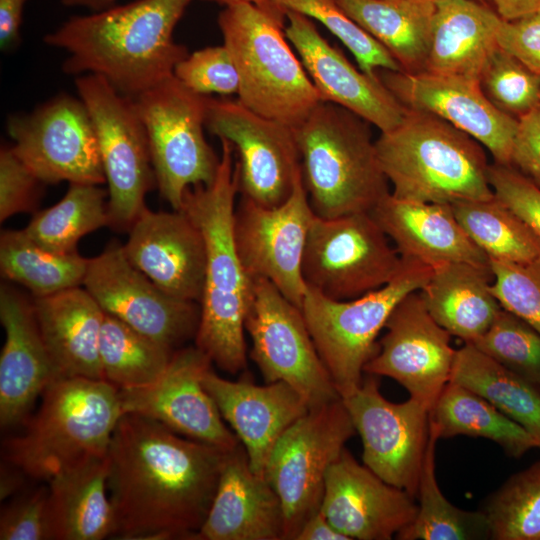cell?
Here are the masks:
<instances>
[{
	"instance_id": "cell-1",
	"label": "cell",
	"mask_w": 540,
	"mask_h": 540,
	"mask_svg": "<svg viewBox=\"0 0 540 540\" xmlns=\"http://www.w3.org/2000/svg\"><path fill=\"white\" fill-rule=\"evenodd\" d=\"M227 451L150 418L123 414L107 452L111 537L195 540Z\"/></svg>"
},
{
	"instance_id": "cell-2",
	"label": "cell",
	"mask_w": 540,
	"mask_h": 540,
	"mask_svg": "<svg viewBox=\"0 0 540 540\" xmlns=\"http://www.w3.org/2000/svg\"><path fill=\"white\" fill-rule=\"evenodd\" d=\"M191 0H136L75 15L43 38L68 75L94 74L131 98L173 75L189 53L174 29Z\"/></svg>"
},
{
	"instance_id": "cell-3",
	"label": "cell",
	"mask_w": 540,
	"mask_h": 540,
	"mask_svg": "<svg viewBox=\"0 0 540 540\" xmlns=\"http://www.w3.org/2000/svg\"><path fill=\"white\" fill-rule=\"evenodd\" d=\"M221 140L217 175L209 185L186 190L181 211L200 230L206 251L205 282L195 346L227 373L246 368L245 317L252 279L239 259L234 240V212L239 170L234 147Z\"/></svg>"
},
{
	"instance_id": "cell-4",
	"label": "cell",
	"mask_w": 540,
	"mask_h": 540,
	"mask_svg": "<svg viewBox=\"0 0 540 540\" xmlns=\"http://www.w3.org/2000/svg\"><path fill=\"white\" fill-rule=\"evenodd\" d=\"M375 147L396 198L453 204L494 197L482 145L433 114L406 108Z\"/></svg>"
},
{
	"instance_id": "cell-5",
	"label": "cell",
	"mask_w": 540,
	"mask_h": 540,
	"mask_svg": "<svg viewBox=\"0 0 540 540\" xmlns=\"http://www.w3.org/2000/svg\"><path fill=\"white\" fill-rule=\"evenodd\" d=\"M122 415L118 388L106 380L56 378L24 431L4 442L5 459L26 477L48 482L65 469L106 456Z\"/></svg>"
},
{
	"instance_id": "cell-6",
	"label": "cell",
	"mask_w": 540,
	"mask_h": 540,
	"mask_svg": "<svg viewBox=\"0 0 540 540\" xmlns=\"http://www.w3.org/2000/svg\"><path fill=\"white\" fill-rule=\"evenodd\" d=\"M369 124L342 106L321 101L294 128L315 215L330 219L371 212L390 193Z\"/></svg>"
},
{
	"instance_id": "cell-7",
	"label": "cell",
	"mask_w": 540,
	"mask_h": 540,
	"mask_svg": "<svg viewBox=\"0 0 540 540\" xmlns=\"http://www.w3.org/2000/svg\"><path fill=\"white\" fill-rule=\"evenodd\" d=\"M285 9L273 0L225 6L223 44L239 75L238 101L293 128L322 101L284 32Z\"/></svg>"
},
{
	"instance_id": "cell-8",
	"label": "cell",
	"mask_w": 540,
	"mask_h": 540,
	"mask_svg": "<svg viewBox=\"0 0 540 540\" xmlns=\"http://www.w3.org/2000/svg\"><path fill=\"white\" fill-rule=\"evenodd\" d=\"M402 259L389 283L355 299L333 300L307 286L300 309L341 399L361 385L364 367L378 351L377 336L395 306L431 276L430 266Z\"/></svg>"
},
{
	"instance_id": "cell-9",
	"label": "cell",
	"mask_w": 540,
	"mask_h": 540,
	"mask_svg": "<svg viewBox=\"0 0 540 540\" xmlns=\"http://www.w3.org/2000/svg\"><path fill=\"white\" fill-rule=\"evenodd\" d=\"M207 97L192 92L174 74L133 97L145 127L156 186L173 210L187 189L211 184L220 158L204 136Z\"/></svg>"
},
{
	"instance_id": "cell-10",
	"label": "cell",
	"mask_w": 540,
	"mask_h": 540,
	"mask_svg": "<svg viewBox=\"0 0 540 540\" xmlns=\"http://www.w3.org/2000/svg\"><path fill=\"white\" fill-rule=\"evenodd\" d=\"M78 97L85 104L97 136L108 186L109 227L129 231L156 185L145 127L133 98L94 74L77 76Z\"/></svg>"
},
{
	"instance_id": "cell-11",
	"label": "cell",
	"mask_w": 540,
	"mask_h": 540,
	"mask_svg": "<svg viewBox=\"0 0 540 540\" xmlns=\"http://www.w3.org/2000/svg\"><path fill=\"white\" fill-rule=\"evenodd\" d=\"M355 432L338 399L309 409L275 443L264 476L282 504L284 540H295L303 524L319 511L328 470Z\"/></svg>"
},
{
	"instance_id": "cell-12",
	"label": "cell",
	"mask_w": 540,
	"mask_h": 540,
	"mask_svg": "<svg viewBox=\"0 0 540 540\" xmlns=\"http://www.w3.org/2000/svg\"><path fill=\"white\" fill-rule=\"evenodd\" d=\"M370 212L336 218L313 215L302 260L308 287L333 300H350L389 283L403 259Z\"/></svg>"
},
{
	"instance_id": "cell-13",
	"label": "cell",
	"mask_w": 540,
	"mask_h": 540,
	"mask_svg": "<svg viewBox=\"0 0 540 540\" xmlns=\"http://www.w3.org/2000/svg\"><path fill=\"white\" fill-rule=\"evenodd\" d=\"M245 331L251 358L266 383L295 388L309 409L341 399L315 347L303 313L270 281L251 278Z\"/></svg>"
},
{
	"instance_id": "cell-14",
	"label": "cell",
	"mask_w": 540,
	"mask_h": 540,
	"mask_svg": "<svg viewBox=\"0 0 540 540\" xmlns=\"http://www.w3.org/2000/svg\"><path fill=\"white\" fill-rule=\"evenodd\" d=\"M7 131L13 152L44 184L105 183L95 128L79 97L62 93L12 115Z\"/></svg>"
},
{
	"instance_id": "cell-15",
	"label": "cell",
	"mask_w": 540,
	"mask_h": 540,
	"mask_svg": "<svg viewBox=\"0 0 540 540\" xmlns=\"http://www.w3.org/2000/svg\"><path fill=\"white\" fill-rule=\"evenodd\" d=\"M205 127L237 151L241 196L266 207L284 203L302 174L294 128L238 100L207 97Z\"/></svg>"
},
{
	"instance_id": "cell-16",
	"label": "cell",
	"mask_w": 540,
	"mask_h": 540,
	"mask_svg": "<svg viewBox=\"0 0 540 540\" xmlns=\"http://www.w3.org/2000/svg\"><path fill=\"white\" fill-rule=\"evenodd\" d=\"M313 215L302 174L281 205L266 207L241 196L234 212L235 245L247 275L270 281L299 308L307 290L302 260Z\"/></svg>"
},
{
	"instance_id": "cell-17",
	"label": "cell",
	"mask_w": 540,
	"mask_h": 540,
	"mask_svg": "<svg viewBox=\"0 0 540 540\" xmlns=\"http://www.w3.org/2000/svg\"><path fill=\"white\" fill-rule=\"evenodd\" d=\"M83 287L105 313L172 350L195 338L200 303L162 291L129 262L118 241L88 260Z\"/></svg>"
},
{
	"instance_id": "cell-18",
	"label": "cell",
	"mask_w": 540,
	"mask_h": 540,
	"mask_svg": "<svg viewBox=\"0 0 540 540\" xmlns=\"http://www.w3.org/2000/svg\"><path fill=\"white\" fill-rule=\"evenodd\" d=\"M367 375L342 399L362 440L363 464L416 498L429 439L430 411L412 398L402 403L388 401L380 392L378 376Z\"/></svg>"
},
{
	"instance_id": "cell-19",
	"label": "cell",
	"mask_w": 540,
	"mask_h": 540,
	"mask_svg": "<svg viewBox=\"0 0 540 540\" xmlns=\"http://www.w3.org/2000/svg\"><path fill=\"white\" fill-rule=\"evenodd\" d=\"M384 328L364 373L394 379L431 411L450 381L456 354L451 334L429 314L419 290L395 306Z\"/></svg>"
},
{
	"instance_id": "cell-20",
	"label": "cell",
	"mask_w": 540,
	"mask_h": 540,
	"mask_svg": "<svg viewBox=\"0 0 540 540\" xmlns=\"http://www.w3.org/2000/svg\"><path fill=\"white\" fill-rule=\"evenodd\" d=\"M211 360L196 346L177 349L166 370L154 382L118 388L123 414L133 413L159 422L177 434L230 450L240 441L224 424L203 386Z\"/></svg>"
},
{
	"instance_id": "cell-21",
	"label": "cell",
	"mask_w": 540,
	"mask_h": 540,
	"mask_svg": "<svg viewBox=\"0 0 540 540\" xmlns=\"http://www.w3.org/2000/svg\"><path fill=\"white\" fill-rule=\"evenodd\" d=\"M377 75L405 108L447 121L488 149L495 163L510 165L519 120L497 109L479 81L426 71L383 70Z\"/></svg>"
},
{
	"instance_id": "cell-22",
	"label": "cell",
	"mask_w": 540,
	"mask_h": 540,
	"mask_svg": "<svg viewBox=\"0 0 540 540\" xmlns=\"http://www.w3.org/2000/svg\"><path fill=\"white\" fill-rule=\"evenodd\" d=\"M319 510L350 540H390L413 522L418 503L344 448L328 470Z\"/></svg>"
},
{
	"instance_id": "cell-23",
	"label": "cell",
	"mask_w": 540,
	"mask_h": 540,
	"mask_svg": "<svg viewBox=\"0 0 540 540\" xmlns=\"http://www.w3.org/2000/svg\"><path fill=\"white\" fill-rule=\"evenodd\" d=\"M285 15V35L298 52L322 101L346 108L381 132L401 123L406 108L379 77H370L356 69L319 33L311 18L288 9Z\"/></svg>"
},
{
	"instance_id": "cell-24",
	"label": "cell",
	"mask_w": 540,
	"mask_h": 540,
	"mask_svg": "<svg viewBox=\"0 0 540 540\" xmlns=\"http://www.w3.org/2000/svg\"><path fill=\"white\" fill-rule=\"evenodd\" d=\"M129 262L170 296L200 303L206 251L203 236L181 210L145 207L122 244Z\"/></svg>"
},
{
	"instance_id": "cell-25",
	"label": "cell",
	"mask_w": 540,
	"mask_h": 540,
	"mask_svg": "<svg viewBox=\"0 0 540 540\" xmlns=\"http://www.w3.org/2000/svg\"><path fill=\"white\" fill-rule=\"evenodd\" d=\"M0 321L5 342L0 356V424L25 422L35 400L57 378L42 337L33 301L15 288H0Z\"/></svg>"
},
{
	"instance_id": "cell-26",
	"label": "cell",
	"mask_w": 540,
	"mask_h": 540,
	"mask_svg": "<svg viewBox=\"0 0 540 540\" xmlns=\"http://www.w3.org/2000/svg\"><path fill=\"white\" fill-rule=\"evenodd\" d=\"M202 382L222 418L244 446L252 470L264 476L275 443L309 411L307 402L283 381L259 386L247 380H227L210 368Z\"/></svg>"
},
{
	"instance_id": "cell-27",
	"label": "cell",
	"mask_w": 540,
	"mask_h": 540,
	"mask_svg": "<svg viewBox=\"0 0 540 540\" xmlns=\"http://www.w3.org/2000/svg\"><path fill=\"white\" fill-rule=\"evenodd\" d=\"M195 540H284L281 501L256 474L241 442L226 452L208 514Z\"/></svg>"
},
{
	"instance_id": "cell-28",
	"label": "cell",
	"mask_w": 540,
	"mask_h": 540,
	"mask_svg": "<svg viewBox=\"0 0 540 540\" xmlns=\"http://www.w3.org/2000/svg\"><path fill=\"white\" fill-rule=\"evenodd\" d=\"M370 213L401 258L431 268L454 262L490 266L488 256L459 224L451 204L403 200L390 192Z\"/></svg>"
},
{
	"instance_id": "cell-29",
	"label": "cell",
	"mask_w": 540,
	"mask_h": 540,
	"mask_svg": "<svg viewBox=\"0 0 540 540\" xmlns=\"http://www.w3.org/2000/svg\"><path fill=\"white\" fill-rule=\"evenodd\" d=\"M32 301L57 378L103 379L99 339L105 312L93 296L79 286Z\"/></svg>"
},
{
	"instance_id": "cell-30",
	"label": "cell",
	"mask_w": 540,
	"mask_h": 540,
	"mask_svg": "<svg viewBox=\"0 0 540 540\" xmlns=\"http://www.w3.org/2000/svg\"><path fill=\"white\" fill-rule=\"evenodd\" d=\"M435 13L426 72L479 81L498 47L502 18L475 0H434Z\"/></svg>"
},
{
	"instance_id": "cell-31",
	"label": "cell",
	"mask_w": 540,
	"mask_h": 540,
	"mask_svg": "<svg viewBox=\"0 0 540 540\" xmlns=\"http://www.w3.org/2000/svg\"><path fill=\"white\" fill-rule=\"evenodd\" d=\"M491 267L464 262L432 268L419 293L432 318L451 336L473 343L502 309L491 291Z\"/></svg>"
},
{
	"instance_id": "cell-32",
	"label": "cell",
	"mask_w": 540,
	"mask_h": 540,
	"mask_svg": "<svg viewBox=\"0 0 540 540\" xmlns=\"http://www.w3.org/2000/svg\"><path fill=\"white\" fill-rule=\"evenodd\" d=\"M107 480L106 455L65 469L48 481L52 540L111 537L113 511Z\"/></svg>"
},
{
	"instance_id": "cell-33",
	"label": "cell",
	"mask_w": 540,
	"mask_h": 540,
	"mask_svg": "<svg viewBox=\"0 0 540 540\" xmlns=\"http://www.w3.org/2000/svg\"><path fill=\"white\" fill-rule=\"evenodd\" d=\"M337 3L388 50L403 72L425 71L434 0H337Z\"/></svg>"
},
{
	"instance_id": "cell-34",
	"label": "cell",
	"mask_w": 540,
	"mask_h": 540,
	"mask_svg": "<svg viewBox=\"0 0 540 540\" xmlns=\"http://www.w3.org/2000/svg\"><path fill=\"white\" fill-rule=\"evenodd\" d=\"M438 439L458 435L493 441L512 458L538 448L533 436L471 389L449 381L429 413Z\"/></svg>"
},
{
	"instance_id": "cell-35",
	"label": "cell",
	"mask_w": 540,
	"mask_h": 540,
	"mask_svg": "<svg viewBox=\"0 0 540 540\" xmlns=\"http://www.w3.org/2000/svg\"><path fill=\"white\" fill-rule=\"evenodd\" d=\"M450 381L484 397L529 432L540 449V387L507 370L471 343L456 350Z\"/></svg>"
},
{
	"instance_id": "cell-36",
	"label": "cell",
	"mask_w": 540,
	"mask_h": 540,
	"mask_svg": "<svg viewBox=\"0 0 540 540\" xmlns=\"http://www.w3.org/2000/svg\"><path fill=\"white\" fill-rule=\"evenodd\" d=\"M88 258L78 252L56 253L31 240L23 229L0 235L1 275L27 288L33 297L83 286Z\"/></svg>"
},
{
	"instance_id": "cell-37",
	"label": "cell",
	"mask_w": 540,
	"mask_h": 540,
	"mask_svg": "<svg viewBox=\"0 0 540 540\" xmlns=\"http://www.w3.org/2000/svg\"><path fill=\"white\" fill-rule=\"evenodd\" d=\"M438 437L429 423V439L418 485V512L411 524L397 535L399 540H482L491 539L483 510H463L442 493L435 474Z\"/></svg>"
},
{
	"instance_id": "cell-38",
	"label": "cell",
	"mask_w": 540,
	"mask_h": 540,
	"mask_svg": "<svg viewBox=\"0 0 540 540\" xmlns=\"http://www.w3.org/2000/svg\"><path fill=\"white\" fill-rule=\"evenodd\" d=\"M107 191L93 184L71 183L62 199L34 214L23 229L39 246L56 253H74L79 240L109 226Z\"/></svg>"
},
{
	"instance_id": "cell-39",
	"label": "cell",
	"mask_w": 540,
	"mask_h": 540,
	"mask_svg": "<svg viewBox=\"0 0 540 540\" xmlns=\"http://www.w3.org/2000/svg\"><path fill=\"white\" fill-rule=\"evenodd\" d=\"M451 206L463 230L489 259L523 263L540 256V238L495 195Z\"/></svg>"
},
{
	"instance_id": "cell-40",
	"label": "cell",
	"mask_w": 540,
	"mask_h": 540,
	"mask_svg": "<svg viewBox=\"0 0 540 540\" xmlns=\"http://www.w3.org/2000/svg\"><path fill=\"white\" fill-rule=\"evenodd\" d=\"M105 313L99 339L103 379L117 388L150 384L166 370L174 352Z\"/></svg>"
},
{
	"instance_id": "cell-41",
	"label": "cell",
	"mask_w": 540,
	"mask_h": 540,
	"mask_svg": "<svg viewBox=\"0 0 540 540\" xmlns=\"http://www.w3.org/2000/svg\"><path fill=\"white\" fill-rule=\"evenodd\" d=\"M482 510L491 539L540 540V460L506 479Z\"/></svg>"
},
{
	"instance_id": "cell-42",
	"label": "cell",
	"mask_w": 540,
	"mask_h": 540,
	"mask_svg": "<svg viewBox=\"0 0 540 540\" xmlns=\"http://www.w3.org/2000/svg\"><path fill=\"white\" fill-rule=\"evenodd\" d=\"M320 22L352 53L362 72L377 78V71L403 72L400 64L375 38L351 19L337 0H273Z\"/></svg>"
},
{
	"instance_id": "cell-43",
	"label": "cell",
	"mask_w": 540,
	"mask_h": 540,
	"mask_svg": "<svg viewBox=\"0 0 540 540\" xmlns=\"http://www.w3.org/2000/svg\"><path fill=\"white\" fill-rule=\"evenodd\" d=\"M471 344L540 387V333L520 317L502 308L490 328Z\"/></svg>"
},
{
	"instance_id": "cell-44",
	"label": "cell",
	"mask_w": 540,
	"mask_h": 540,
	"mask_svg": "<svg viewBox=\"0 0 540 540\" xmlns=\"http://www.w3.org/2000/svg\"><path fill=\"white\" fill-rule=\"evenodd\" d=\"M479 84L497 109L518 120L540 107V75L499 46L487 60Z\"/></svg>"
},
{
	"instance_id": "cell-45",
	"label": "cell",
	"mask_w": 540,
	"mask_h": 540,
	"mask_svg": "<svg viewBox=\"0 0 540 540\" xmlns=\"http://www.w3.org/2000/svg\"><path fill=\"white\" fill-rule=\"evenodd\" d=\"M489 261L491 291L501 307L540 333V256L523 263Z\"/></svg>"
},
{
	"instance_id": "cell-46",
	"label": "cell",
	"mask_w": 540,
	"mask_h": 540,
	"mask_svg": "<svg viewBox=\"0 0 540 540\" xmlns=\"http://www.w3.org/2000/svg\"><path fill=\"white\" fill-rule=\"evenodd\" d=\"M173 74L185 87L199 95H232L239 91V75L224 44L188 54L177 63Z\"/></svg>"
},
{
	"instance_id": "cell-47",
	"label": "cell",
	"mask_w": 540,
	"mask_h": 540,
	"mask_svg": "<svg viewBox=\"0 0 540 540\" xmlns=\"http://www.w3.org/2000/svg\"><path fill=\"white\" fill-rule=\"evenodd\" d=\"M48 486L15 497L1 510V540H51Z\"/></svg>"
},
{
	"instance_id": "cell-48",
	"label": "cell",
	"mask_w": 540,
	"mask_h": 540,
	"mask_svg": "<svg viewBox=\"0 0 540 540\" xmlns=\"http://www.w3.org/2000/svg\"><path fill=\"white\" fill-rule=\"evenodd\" d=\"M40 181L13 152L11 146L0 150V221L34 212L40 199Z\"/></svg>"
},
{
	"instance_id": "cell-49",
	"label": "cell",
	"mask_w": 540,
	"mask_h": 540,
	"mask_svg": "<svg viewBox=\"0 0 540 540\" xmlns=\"http://www.w3.org/2000/svg\"><path fill=\"white\" fill-rule=\"evenodd\" d=\"M488 176L494 195L540 238V188L510 165L494 162Z\"/></svg>"
},
{
	"instance_id": "cell-50",
	"label": "cell",
	"mask_w": 540,
	"mask_h": 540,
	"mask_svg": "<svg viewBox=\"0 0 540 540\" xmlns=\"http://www.w3.org/2000/svg\"><path fill=\"white\" fill-rule=\"evenodd\" d=\"M497 45L540 75V12L509 21L502 19Z\"/></svg>"
},
{
	"instance_id": "cell-51",
	"label": "cell",
	"mask_w": 540,
	"mask_h": 540,
	"mask_svg": "<svg viewBox=\"0 0 540 540\" xmlns=\"http://www.w3.org/2000/svg\"><path fill=\"white\" fill-rule=\"evenodd\" d=\"M510 166L540 188V107L519 119Z\"/></svg>"
},
{
	"instance_id": "cell-52",
	"label": "cell",
	"mask_w": 540,
	"mask_h": 540,
	"mask_svg": "<svg viewBox=\"0 0 540 540\" xmlns=\"http://www.w3.org/2000/svg\"><path fill=\"white\" fill-rule=\"evenodd\" d=\"M27 0H0V47L6 52L20 41V27Z\"/></svg>"
},
{
	"instance_id": "cell-53",
	"label": "cell",
	"mask_w": 540,
	"mask_h": 540,
	"mask_svg": "<svg viewBox=\"0 0 540 540\" xmlns=\"http://www.w3.org/2000/svg\"><path fill=\"white\" fill-rule=\"evenodd\" d=\"M295 540H350L317 511L301 527Z\"/></svg>"
},
{
	"instance_id": "cell-54",
	"label": "cell",
	"mask_w": 540,
	"mask_h": 540,
	"mask_svg": "<svg viewBox=\"0 0 540 540\" xmlns=\"http://www.w3.org/2000/svg\"><path fill=\"white\" fill-rule=\"evenodd\" d=\"M504 20H514L540 12V0H489Z\"/></svg>"
},
{
	"instance_id": "cell-55",
	"label": "cell",
	"mask_w": 540,
	"mask_h": 540,
	"mask_svg": "<svg viewBox=\"0 0 540 540\" xmlns=\"http://www.w3.org/2000/svg\"><path fill=\"white\" fill-rule=\"evenodd\" d=\"M23 476L26 475L13 465L11 468L1 469V500L10 497L21 488Z\"/></svg>"
},
{
	"instance_id": "cell-56",
	"label": "cell",
	"mask_w": 540,
	"mask_h": 540,
	"mask_svg": "<svg viewBox=\"0 0 540 540\" xmlns=\"http://www.w3.org/2000/svg\"><path fill=\"white\" fill-rule=\"evenodd\" d=\"M118 0H61L67 7H81L95 11H101L112 7Z\"/></svg>"
},
{
	"instance_id": "cell-57",
	"label": "cell",
	"mask_w": 540,
	"mask_h": 540,
	"mask_svg": "<svg viewBox=\"0 0 540 540\" xmlns=\"http://www.w3.org/2000/svg\"><path fill=\"white\" fill-rule=\"evenodd\" d=\"M205 1H213L220 4H223L225 6L231 5V4H237V3H255L259 4L268 0H205Z\"/></svg>"
}]
</instances>
